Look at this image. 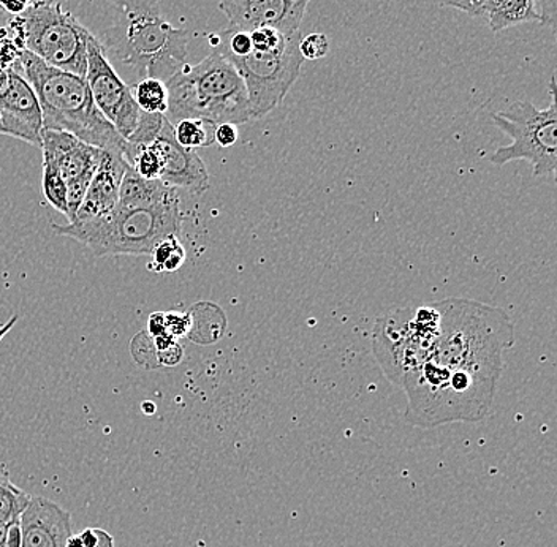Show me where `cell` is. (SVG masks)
<instances>
[{
    "label": "cell",
    "instance_id": "obj_1",
    "mask_svg": "<svg viewBox=\"0 0 557 547\" xmlns=\"http://www.w3.org/2000/svg\"><path fill=\"white\" fill-rule=\"evenodd\" d=\"M437 308V339L399 386L406 420L423 428L479 423L493 407L505 351L515 343L513 323L504 309L473 299H442Z\"/></svg>",
    "mask_w": 557,
    "mask_h": 547
},
{
    "label": "cell",
    "instance_id": "obj_2",
    "mask_svg": "<svg viewBox=\"0 0 557 547\" xmlns=\"http://www.w3.org/2000/svg\"><path fill=\"white\" fill-rule=\"evenodd\" d=\"M116 23L103 35L108 61L135 73L137 82L157 78L169 82L189 52V30L176 29L162 15L157 0H111Z\"/></svg>",
    "mask_w": 557,
    "mask_h": 547
},
{
    "label": "cell",
    "instance_id": "obj_3",
    "mask_svg": "<svg viewBox=\"0 0 557 547\" xmlns=\"http://www.w3.org/2000/svg\"><path fill=\"white\" fill-rule=\"evenodd\" d=\"M12 69L33 86L44 114V128L67 132L87 145L127 156L128 142L94 103L85 76L51 67L26 50L21 51Z\"/></svg>",
    "mask_w": 557,
    "mask_h": 547
},
{
    "label": "cell",
    "instance_id": "obj_4",
    "mask_svg": "<svg viewBox=\"0 0 557 547\" xmlns=\"http://www.w3.org/2000/svg\"><path fill=\"white\" fill-rule=\"evenodd\" d=\"M180 195L166 187L159 197L121 204L110 214L87 222L52 225L58 235L82 243L96 257L151 256L160 240L181 232Z\"/></svg>",
    "mask_w": 557,
    "mask_h": 547
},
{
    "label": "cell",
    "instance_id": "obj_5",
    "mask_svg": "<svg viewBox=\"0 0 557 547\" xmlns=\"http://www.w3.org/2000/svg\"><path fill=\"white\" fill-rule=\"evenodd\" d=\"M169 87L170 124L181 120H205L214 124H246L249 97L238 70L221 52L211 51L198 64H184L165 82Z\"/></svg>",
    "mask_w": 557,
    "mask_h": 547
},
{
    "label": "cell",
    "instance_id": "obj_6",
    "mask_svg": "<svg viewBox=\"0 0 557 547\" xmlns=\"http://www.w3.org/2000/svg\"><path fill=\"white\" fill-rule=\"evenodd\" d=\"M249 33L250 50L239 58L225 59L238 70L246 85L250 117L261 120L284 102L301 75L305 59L299 52V40L302 34L284 35L271 27Z\"/></svg>",
    "mask_w": 557,
    "mask_h": 547
},
{
    "label": "cell",
    "instance_id": "obj_7",
    "mask_svg": "<svg viewBox=\"0 0 557 547\" xmlns=\"http://www.w3.org/2000/svg\"><path fill=\"white\" fill-rule=\"evenodd\" d=\"M23 50L51 67L85 76L89 30L55 0H37L9 27Z\"/></svg>",
    "mask_w": 557,
    "mask_h": 547
},
{
    "label": "cell",
    "instance_id": "obj_8",
    "mask_svg": "<svg viewBox=\"0 0 557 547\" xmlns=\"http://www.w3.org/2000/svg\"><path fill=\"white\" fill-rule=\"evenodd\" d=\"M438 323L437 302L392 310L377 320L372 333V351L389 382L400 386L424 361L437 339Z\"/></svg>",
    "mask_w": 557,
    "mask_h": 547
},
{
    "label": "cell",
    "instance_id": "obj_9",
    "mask_svg": "<svg viewBox=\"0 0 557 547\" xmlns=\"http://www.w3.org/2000/svg\"><path fill=\"white\" fill-rule=\"evenodd\" d=\"M494 125L511 138L508 146L491 157L494 165H507L515 160H528L534 176H556L557 169V107L556 76L549 82L548 108H537L520 100L507 110L494 113Z\"/></svg>",
    "mask_w": 557,
    "mask_h": 547
},
{
    "label": "cell",
    "instance_id": "obj_10",
    "mask_svg": "<svg viewBox=\"0 0 557 547\" xmlns=\"http://www.w3.org/2000/svg\"><path fill=\"white\" fill-rule=\"evenodd\" d=\"M85 79L94 103L125 141L137 132L145 111L135 102L132 87L121 78L108 61L102 43L96 35L87 40V69Z\"/></svg>",
    "mask_w": 557,
    "mask_h": 547
},
{
    "label": "cell",
    "instance_id": "obj_11",
    "mask_svg": "<svg viewBox=\"0 0 557 547\" xmlns=\"http://www.w3.org/2000/svg\"><path fill=\"white\" fill-rule=\"evenodd\" d=\"M40 149L44 152V160L54 163L67 186L69 223L73 222L87 187L102 162L104 151L87 145L67 132L50 128H44L41 132Z\"/></svg>",
    "mask_w": 557,
    "mask_h": 547
},
{
    "label": "cell",
    "instance_id": "obj_12",
    "mask_svg": "<svg viewBox=\"0 0 557 547\" xmlns=\"http://www.w3.org/2000/svg\"><path fill=\"white\" fill-rule=\"evenodd\" d=\"M311 0H221L219 9L230 27L253 30L271 27L284 35L301 33L302 20Z\"/></svg>",
    "mask_w": 557,
    "mask_h": 547
},
{
    "label": "cell",
    "instance_id": "obj_13",
    "mask_svg": "<svg viewBox=\"0 0 557 547\" xmlns=\"http://www.w3.org/2000/svg\"><path fill=\"white\" fill-rule=\"evenodd\" d=\"M2 135L23 139L41 148L44 114L33 86L15 69H10L9 86L0 94Z\"/></svg>",
    "mask_w": 557,
    "mask_h": 547
},
{
    "label": "cell",
    "instance_id": "obj_14",
    "mask_svg": "<svg viewBox=\"0 0 557 547\" xmlns=\"http://www.w3.org/2000/svg\"><path fill=\"white\" fill-rule=\"evenodd\" d=\"M149 145L159 152L162 160L160 183L174 188H187L194 194H203L209 187L207 165L194 149L184 148L174 138L173 125L163 122L159 135Z\"/></svg>",
    "mask_w": 557,
    "mask_h": 547
},
{
    "label": "cell",
    "instance_id": "obj_15",
    "mask_svg": "<svg viewBox=\"0 0 557 547\" xmlns=\"http://www.w3.org/2000/svg\"><path fill=\"white\" fill-rule=\"evenodd\" d=\"M20 525L21 547H65L73 535L72 514L44 497H30Z\"/></svg>",
    "mask_w": 557,
    "mask_h": 547
},
{
    "label": "cell",
    "instance_id": "obj_16",
    "mask_svg": "<svg viewBox=\"0 0 557 547\" xmlns=\"http://www.w3.org/2000/svg\"><path fill=\"white\" fill-rule=\"evenodd\" d=\"M127 169L128 163L124 156L104 151L102 162L87 187L73 222L92 221L110 214L120 200L121 184Z\"/></svg>",
    "mask_w": 557,
    "mask_h": 547
},
{
    "label": "cell",
    "instance_id": "obj_17",
    "mask_svg": "<svg viewBox=\"0 0 557 547\" xmlns=\"http://www.w3.org/2000/svg\"><path fill=\"white\" fill-rule=\"evenodd\" d=\"M485 16L494 34L525 23H542L535 0H486Z\"/></svg>",
    "mask_w": 557,
    "mask_h": 547
},
{
    "label": "cell",
    "instance_id": "obj_18",
    "mask_svg": "<svg viewBox=\"0 0 557 547\" xmlns=\"http://www.w3.org/2000/svg\"><path fill=\"white\" fill-rule=\"evenodd\" d=\"M29 500V494L24 493L13 483L9 470L0 463V522L10 524V522L20 521Z\"/></svg>",
    "mask_w": 557,
    "mask_h": 547
},
{
    "label": "cell",
    "instance_id": "obj_19",
    "mask_svg": "<svg viewBox=\"0 0 557 547\" xmlns=\"http://www.w3.org/2000/svg\"><path fill=\"white\" fill-rule=\"evenodd\" d=\"M135 102L139 110L149 114H165L169 110V87L165 82L157 78L139 79L132 87Z\"/></svg>",
    "mask_w": 557,
    "mask_h": 547
},
{
    "label": "cell",
    "instance_id": "obj_20",
    "mask_svg": "<svg viewBox=\"0 0 557 547\" xmlns=\"http://www.w3.org/2000/svg\"><path fill=\"white\" fill-rule=\"evenodd\" d=\"M218 124L205 120H181L173 124L174 138L187 149L208 148L214 145Z\"/></svg>",
    "mask_w": 557,
    "mask_h": 547
},
{
    "label": "cell",
    "instance_id": "obj_21",
    "mask_svg": "<svg viewBox=\"0 0 557 547\" xmlns=\"http://www.w3.org/2000/svg\"><path fill=\"white\" fill-rule=\"evenodd\" d=\"M149 257L152 258L149 270L156 271V273H174L186 261V249L177 236H169L156 244Z\"/></svg>",
    "mask_w": 557,
    "mask_h": 547
},
{
    "label": "cell",
    "instance_id": "obj_22",
    "mask_svg": "<svg viewBox=\"0 0 557 547\" xmlns=\"http://www.w3.org/2000/svg\"><path fill=\"white\" fill-rule=\"evenodd\" d=\"M44 195L47 198L48 203L55 209V211L64 214L65 217H70L69 212V191L65 186L64 179H62L61 173L55 169L54 163L44 160Z\"/></svg>",
    "mask_w": 557,
    "mask_h": 547
},
{
    "label": "cell",
    "instance_id": "obj_23",
    "mask_svg": "<svg viewBox=\"0 0 557 547\" xmlns=\"http://www.w3.org/2000/svg\"><path fill=\"white\" fill-rule=\"evenodd\" d=\"M299 52L305 61H319L330 52V40L325 34L302 35L299 40Z\"/></svg>",
    "mask_w": 557,
    "mask_h": 547
},
{
    "label": "cell",
    "instance_id": "obj_24",
    "mask_svg": "<svg viewBox=\"0 0 557 547\" xmlns=\"http://www.w3.org/2000/svg\"><path fill=\"white\" fill-rule=\"evenodd\" d=\"M163 319H165L166 333L174 337V339H181V337L189 334L191 326L190 313L169 312L163 313Z\"/></svg>",
    "mask_w": 557,
    "mask_h": 547
},
{
    "label": "cell",
    "instance_id": "obj_25",
    "mask_svg": "<svg viewBox=\"0 0 557 547\" xmlns=\"http://www.w3.org/2000/svg\"><path fill=\"white\" fill-rule=\"evenodd\" d=\"M438 3L465 12L469 16H485L486 0H438Z\"/></svg>",
    "mask_w": 557,
    "mask_h": 547
},
{
    "label": "cell",
    "instance_id": "obj_26",
    "mask_svg": "<svg viewBox=\"0 0 557 547\" xmlns=\"http://www.w3.org/2000/svg\"><path fill=\"white\" fill-rule=\"evenodd\" d=\"M86 547H114V538L103 529L89 527L78 533Z\"/></svg>",
    "mask_w": 557,
    "mask_h": 547
},
{
    "label": "cell",
    "instance_id": "obj_27",
    "mask_svg": "<svg viewBox=\"0 0 557 547\" xmlns=\"http://www.w3.org/2000/svg\"><path fill=\"white\" fill-rule=\"evenodd\" d=\"M238 125L225 122V124H219L218 127H215L214 142H218L221 148H230V146L238 141Z\"/></svg>",
    "mask_w": 557,
    "mask_h": 547
},
{
    "label": "cell",
    "instance_id": "obj_28",
    "mask_svg": "<svg viewBox=\"0 0 557 547\" xmlns=\"http://www.w3.org/2000/svg\"><path fill=\"white\" fill-rule=\"evenodd\" d=\"M537 12L542 24L556 30L557 23V0H535Z\"/></svg>",
    "mask_w": 557,
    "mask_h": 547
},
{
    "label": "cell",
    "instance_id": "obj_29",
    "mask_svg": "<svg viewBox=\"0 0 557 547\" xmlns=\"http://www.w3.org/2000/svg\"><path fill=\"white\" fill-rule=\"evenodd\" d=\"M181 360H183V348L180 344L174 345L170 350L157 353V364L166 365V368L180 364Z\"/></svg>",
    "mask_w": 557,
    "mask_h": 547
},
{
    "label": "cell",
    "instance_id": "obj_30",
    "mask_svg": "<svg viewBox=\"0 0 557 547\" xmlns=\"http://www.w3.org/2000/svg\"><path fill=\"white\" fill-rule=\"evenodd\" d=\"M35 2H37V0H0V5H2L7 12L17 16L26 12Z\"/></svg>",
    "mask_w": 557,
    "mask_h": 547
},
{
    "label": "cell",
    "instance_id": "obj_31",
    "mask_svg": "<svg viewBox=\"0 0 557 547\" xmlns=\"http://www.w3.org/2000/svg\"><path fill=\"white\" fill-rule=\"evenodd\" d=\"M165 319L162 312L152 313L148 320V334L151 337L162 336L165 334Z\"/></svg>",
    "mask_w": 557,
    "mask_h": 547
},
{
    "label": "cell",
    "instance_id": "obj_32",
    "mask_svg": "<svg viewBox=\"0 0 557 547\" xmlns=\"http://www.w3.org/2000/svg\"><path fill=\"white\" fill-rule=\"evenodd\" d=\"M7 546L21 547V525L20 521L10 522L9 536H7Z\"/></svg>",
    "mask_w": 557,
    "mask_h": 547
},
{
    "label": "cell",
    "instance_id": "obj_33",
    "mask_svg": "<svg viewBox=\"0 0 557 547\" xmlns=\"http://www.w3.org/2000/svg\"><path fill=\"white\" fill-rule=\"evenodd\" d=\"M17 320H20V316L13 315L12 319L9 320V322L5 323V325L0 326V343H2L3 337L7 336V334L10 333V331L15 327Z\"/></svg>",
    "mask_w": 557,
    "mask_h": 547
},
{
    "label": "cell",
    "instance_id": "obj_34",
    "mask_svg": "<svg viewBox=\"0 0 557 547\" xmlns=\"http://www.w3.org/2000/svg\"><path fill=\"white\" fill-rule=\"evenodd\" d=\"M9 527L10 524H7V522H0V547H9L7 546V536H9Z\"/></svg>",
    "mask_w": 557,
    "mask_h": 547
},
{
    "label": "cell",
    "instance_id": "obj_35",
    "mask_svg": "<svg viewBox=\"0 0 557 547\" xmlns=\"http://www.w3.org/2000/svg\"><path fill=\"white\" fill-rule=\"evenodd\" d=\"M65 547H86L85 543L82 542V538H79V535H72L67 539V545Z\"/></svg>",
    "mask_w": 557,
    "mask_h": 547
},
{
    "label": "cell",
    "instance_id": "obj_36",
    "mask_svg": "<svg viewBox=\"0 0 557 547\" xmlns=\"http://www.w3.org/2000/svg\"><path fill=\"white\" fill-rule=\"evenodd\" d=\"M143 410H145L146 414L154 413V411H156L154 403H151V402L143 403Z\"/></svg>",
    "mask_w": 557,
    "mask_h": 547
}]
</instances>
